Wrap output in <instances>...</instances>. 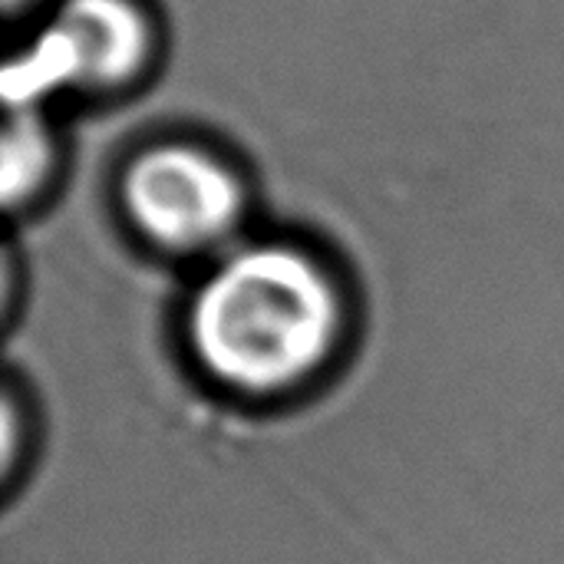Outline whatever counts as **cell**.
I'll list each match as a JSON object with an SVG mask.
<instances>
[{
    "instance_id": "1",
    "label": "cell",
    "mask_w": 564,
    "mask_h": 564,
    "mask_svg": "<svg viewBox=\"0 0 564 564\" xmlns=\"http://www.w3.org/2000/svg\"><path fill=\"white\" fill-rule=\"evenodd\" d=\"M347 307L337 278L304 248L245 245L225 254L188 304L198 367L245 397H281L337 354Z\"/></svg>"
},
{
    "instance_id": "2",
    "label": "cell",
    "mask_w": 564,
    "mask_h": 564,
    "mask_svg": "<svg viewBox=\"0 0 564 564\" xmlns=\"http://www.w3.org/2000/svg\"><path fill=\"white\" fill-rule=\"evenodd\" d=\"M119 195L132 228L169 254L221 248L245 215V185L235 169L192 142L139 152L122 172Z\"/></svg>"
},
{
    "instance_id": "3",
    "label": "cell",
    "mask_w": 564,
    "mask_h": 564,
    "mask_svg": "<svg viewBox=\"0 0 564 564\" xmlns=\"http://www.w3.org/2000/svg\"><path fill=\"white\" fill-rule=\"evenodd\" d=\"M152 59V23L135 0H66L53 26L7 73L13 106L46 86L109 93L135 83Z\"/></svg>"
},
{
    "instance_id": "4",
    "label": "cell",
    "mask_w": 564,
    "mask_h": 564,
    "mask_svg": "<svg viewBox=\"0 0 564 564\" xmlns=\"http://www.w3.org/2000/svg\"><path fill=\"white\" fill-rule=\"evenodd\" d=\"M53 172V139L36 106H13L3 129V198L30 202Z\"/></svg>"
},
{
    "instance_id": "5",
    "label": "cell",
    "mask_w": 564,
    "mask_h": 564,
    "mask_svg": "<svg viewBox=\"0 0 564 564\" xmlns=\"http://www.w3.org/2000/svg\"><path fill=\"white\" fill-rule=\"evenodd\" d=\"M7 3V10H17V7H23V3H33V0H3Z\"/></svg>"
}]
</instances>
